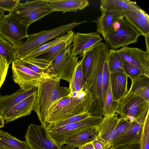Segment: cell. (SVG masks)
Segmentation results:
<instances>
[{"label":"cell","mask_w":149,"mask_h":149,"mask_svg":"<svg viewBox=\"0 0 149 149\" xmlns=\"http://www.w3.org/2000/svg\"><path fill=\"white\" fill-rule=\"evenodd\" d=\"M128 77L123 71L110 73V83L115 101L119 102L127 93Z\"/></svg>","instance_id":"obj_20"},{"label":"cell","mask_w":149,"mask_h":149,"mask_svg":"<svg viewBox=\"0 0 149 149\" xmlns=\"http://www.w3.org/2000/svg\"><path fill=\"white\" fill-rule=\"evenodd\" d=\"M124 18L145 37L149 36V25L142 20L136 11L127 10L123 12Z\"/></svg>","instance_id":"obj_27"},{"label":"cell","mask_w":149,"mask_h":149,"mask_svg":"<svg viewBox=\"0 0 149 149\" xmlns=\"http://www.w3.org/2000/svg\"><path fill=\"white\" fill-rule=\"evenodd\" d=\"M84 83L80 60L79 61L76 66L73 75L69 83V88L70 91V94L82 89Z\"/></svg>","instance_id":"obj_31"},{"label":"cell","mask_w":149,"mask_h":149,"mask_svg":"<svg viewBox=\"0 0 149 149\" xmlns=\"http://www.w3.org/2000/svg\"><path fill=\"white\" fill-rule=\"evenodd\" d=\"M141 33L124 18L120 22L119 27L113 28L106 41L111 49H117L135 43Z\"/></svg>","instance_id":"obj_6"},{"label":"cell","mask_w":149,"mask_h":149,"mask_svg":"<svg viewBox=\"0 0 149 149\" xmlns=\"http://www.w3.org/2000/svg\"><path fill=\"white\" fill-rule=\"evenodd\" d=\"M119 103L113 100L109 83L104 100L103 107V116L117 113Z\"/></svg>","instance_id":"obj_32"},{"label":"cell","mask_w":149,"mask_h":149,"mask_svg":"<svg viewBox=\"0 0 149 149\" xmlns=\"http://www.w3.org/2000/svg\"><path fill=\"white\" fill-rule=\"evenodd\" d=\"M38 87L27 90L20 89L15 93L6 95H0V115L3 117L10 109L30 95L37 93Z\"/></svg>","instance_id":"obj_18"},{"label":"cell","mask_w":149,"mask_h":149,"mask_svg":"<svg viewBox=\"0 0 149 149\" xmlns=\"http://www.w3.org/2000/svg\"><path fill=\"white\" fill-rule=\"evenodd\" d=\"M117 51L124 61L134 65L149 77V53L139 48L127 47Z\"/></svg>","instance_id":"obj_13"},{"label":"cell","mask_w":149,"mask_h":149,"mask_svg":"<svg viewBox=\"0 0 149 149\" xmlns=\"http://www.w3.org/2000/svg\"><path fill=\"white\" fill-rule=\"evenodd\" d=\"M53 12L46 0H35L20 2L9 14L29 27Z\"/></svg>","instance_id":"obj_5"},{"label":"cell","mask_w":149,"mask_h":149,"mask_svg":"<svg viewBox=\"0 0 149 149\" xmlns=\"http://www.w3.org/2000/svg\"><path fill=\"white\" fill-rule=\"evenodd\" d=\"M90 105L87 93L83 88L60 100L49 109L43 126L45 129L51 124L88 112Z\"/></svg>","instance_id":"obj_3"},{"label":"cell","mask_w":149,"mask_h":149,"mask_svg":"<svg viewBox=\"0 0 149 149\" xmlns=\"http://www.w3.org/2000/svg\"><path fill=\"white\" fill-rule=\"evenodd\" d=\"M20 0H0V8L9 13L20 3Z\"/></svg>","instance_id":"obj_40"},{"label":"cell","mask_w":149,"mask_h":149,"mask_svg":"<svg viewBox=\"0 0 149 149\" xmlns=\"http://www.w3.org/2000/svg\"><path fill=\"white\" fill-rule=\"evenodd\" d=\"M24 137L25 142L31 149H61L41 125L30 124Z\"/></svg>","instance_id":"obj_11"},{"label":"cell","mask_w":149,"mask_h":149,"mask_svg":"<svg viewBox=\"0 0 149 149\" xmlns=\"http://www.w3.org/2000/svg\"><path fill=\"white\" fill-rule=\"evenodd\" d=\"M28 27L10 14H4L0 21V35L16 47L28 37Z\"/></svg>","instance_id":"obj_8"},{"label":"cell","mask_w":149,"mask_h":149,"mask_svg":"<svg viewBox=\"0 0 149 149\" xmlns=\"http://www.w3.org/2000/svg\"><path fill=\"white\" fill-rule=\"evenodd\" d=\"M124 19L123 13L120 11L109 10L102 13L101 15L93 21L97 26L96 31L106 41L107 37L114 24Z\"/></svg>","instance_id":"obj_15"},{"label":"cell","mask_w":149,"mask_h":149,"mask_svg":"<svg viewBox=\"0 0 149 149\" xmlns=\"http://www.w3.org/2000/svg\"><path fill=\"white\" fill-rule=\"evenodd\" d=\"M137 11L139 17L147 24L149 25V16L148 14L141 8Z\"/></svg>","instance_id":"obj_42"},{"label":"cell","mask_w":149,"mask_h":149,"mask_svg":"<svg viewBox=\"0 0 149 149\" xmlns=\"http://www.w3.org/2000/svg\"><path fill=\"white\" fill-rule=\"evenodd\" d=\"M86 22V20L79 22L74 21L51 29L29 35L26 41L24 42L22 41L16 47L17 59H20L49 41L65 34L76 26Z\"/></svg>","instance_id":"obj_4"},{"label":"cell","mask_w":149,"mask_h":149,"mask_svg":"<svg viewBox=\"0 0 149 149\" xmlns=\"http://www.w3.org/2000/svg\"><path fill=\"white\" fill-rule=\"evenodd\" d=\"M6 146L17 149H31L25 141H20L9 133L0 130V147Z\"/></svg>","instance_id":"obj_28"},{"label":"cell","mask_w":149,"mask_h":149,"mask_svg":"<svg viewBox=\"0 0 149 149\" xmlns=\"http://www.w3.org/2000/svg\"><path fill=\"white\" fill-rule=\"evenodd\" d=\"M75 34L73 31L71 30L52 41L47 42L33 50L20 59H25L38 57V56L45 54L47 51L55 45L73 37Z\"/></svg>","instance_id":"obj_26"},{"label":"cell","mask_w":149,"mask_h":149,"mask_svg":"<svg viewBox=\"0 0 149 149\" xmlns=\"http://www.w3.org/2000/svg\"><path fill=\"white\" fill-rule=\"evenodd\" d=\"M119 114L115 113L103 117L96 126V139L102 142L106 149H110L120 120Z\"/></svg>","instance_id":"obj_12"},{"label":"cell","mask_w":149,"mask_h":149,"mask_svg":"<svg viewBox=\"0 0 149 149\" xmlns=\"http://www.w3.org/2000/svg\"><path fill=\"white\" fill-rule=\"evenodd\" d=\"M37 93L25 98L10 109L3 117L6 124L29 115L33 111Z\"/></svg>","instance_id":"obj_16"},{"label":"cell","mask_w":149,"mask_h":149,"mask_svg":"<svg viewBox=\"0 0 149 149\" xmlns=\"http://www.w3.org/2000/svg\"><path fill=\"white\" fill-rule=\"evenodd\" d=\"M0 149H4V148H1V147H0Z\"/></svg>","instance_id":"obj_48"},{"label":"cell","mask_w":149,"mask_h":149,"mask_svg":"<svg viewBox=\"0 0 149 149\" xmlns=\"http://www.w3.org/2000/svg\"><path fill=\"white\" fill-rule=\"evenodd\" d=\"M111 149H141L140 141L118 146Z\"/></svg>","instance_id":"obj_41"},{"label":"cell","mask_w":149,"mask_h":149,"mask_svg":"<svg viewBox=\"0 0 149 149\" xmlns=\"http://www.w3.org/2000/svg\"><path fill=\"white\" fill-rule=\"evenodd\" d=\"M123 69L124 72L131 79L143 74L142 72L134 65L123 61Z\"/></svg>","instance_id":"obj_37"},{"label":"cell","mask_w":149,"mask_h":149,"mask_svg":"<svg viewBox=\"0 0 149 149\" xmlns=\"http://www.w3.org/2000/svg\"><path fill=\"white\" fill-rule=\"evenodd\" d=\"M15 46L0 35V55L10 64L17 59Z\"/></svg>","instance_id":"obj_29"},{"label":"cell","mask_w":149,"mask_h":149,"mask_svg":"<svg viewBox=\"0 0 149 149\" xmlns=\"http://www.w3.org/2000/svg\"><path fill=\"white\" fill-rule=\"evenodd\" d=\"M100 3V9L102 13L109 10L123 13L127 10L137 11L140 8L136 2L129 0H101Z\"/></svg>","instance_id":"obj_23"},{"label":"cell","mask_w":149,"mask_h":149,"mask_svg":"<svg viewBox=\"0 0 149 149\" xmlns=\"http://www.w3.org/2000/svg\"><path fill=\"white\" fill-rule=\"evenodd\" d=\"M107 58V56L104 61L102 72L103 94L104 100L110 83V73L108 65Z\"/></svg>","instance_id":"obj_38"},{"label":"cell","mask_w":149,"mask_h":149,"mask_svg":"<svg viewBox=\"0 0 149 149\" xmlns=\"http://www.w3.org/2000/svg\"><path fill=\"white\" fill-rule=\"evenodd\" d=\"M91 116L90 113L88 112L84 113L52 124L49 125L46 130L47 131L61 127L68 124L81 120Z\"/></svg>","instance_id":"obj_34"},{"label":"cell","mask_w":149,"mask_h":149,"mask_svg":"<svg viewBox=\"0 0 149 149\" xmlns=\"http://www.w3.org/2000/svg\"><path fill=\"white\" fill-rule=\"evenodd\" d=\"M101 48L93 66L86 80L83 89L87 93L91 116H103L104 100L103 94L102 72L103 63L109 49L102 42Z\"/></svg>","instance_id":"obj_1"},{"label":"cell","mask_w":149,"mask_h":149,"mask_svg":"<svg viewBox=\"0 0 149 149\" xmlns=\"http://www.w3.org/2000/svg\"><path fill=\"white\" fill-rule=\"evenodd\" d=\"M102 40L101 36L97 32L75 33L72 44V55L76 56L82 54L95 45L102 42Z\"/></svg>","instance_id":"obj_14"},{"label":"cell","mask_w":149,"mask_h":149,"mask_svg":"<svg viewBox=\"0 0 149 149\" xmlns=\"http://www.w3.org/2000/svg\"><path fill=\"white\" fill-rule=\"evenodd\" d=\"M102 42H100L84 52L80 60L83 76L84 81L90 72L99 54Z\"/></svg>","instance_id":"obj_24"},{"label":"cell","mask_w":149,"mask_h":149,"mask_svg":"<svg viewBox=\"0 0 149 149\" xmlns=\"http://www.w3.org/2000/svg\"><path fill=\"white\" fill-rule=\"evenodd\" d=\"M148 109L149 102L128 91L119 102L116 113L120 117L130 115L136 119Z\"/></svg>","instance_id":"obj_10"},{"label":"cell","mask_w":149,"mask_h":149,"mask_svg":"<svg viewBox=\"0 0 149 149\" xmlns=\"http://www.w3.org/2000/svg\"><path fill=\"white\" fill-rule=\"evenodd\" d=\"M5 11L3 9L0 8V21L3 16L4 15Z\"/></svg>","instance_id":"obj_46"},{"label":"cell","mask_w":149,"mask_h":149,"mask_svg":"<svg viewBox=\"0 0 149 149\" xmlns=\"http://www.w3.org/2000/svg\"><path fill=\"white\" fill-rule=\"evenodd\" d=\"M103 118L102 116H91L81 120L46 131L49 137L61 148L62 144L68 137L79 131L97 125Z\"/></svg>","instance_id":"obj_7"},{"label":"cell","mask_w":149,"mask_h":149,"mask_svg":"<svg viewBox=\"0 0 149 149\" xmlns=\"http://www.w3.org/2000/svg\"><path fill=\"white\" fill-rule=\"evenodd\" d=\"M5 121L3 118L0 115V128L4 127Z\"/></svg>","instance_id":"obj_45"},{"label":"cell","mask_w":149,"mask_h":149,"mask_svg":"<svg viewBox=\"0 0 149 149\" xmlns=\"http://www.w3.org/2000/svg\"><path fill=\"white\" fill-rule=\"evenodd\" d=\"M107 59L110 73L123 71V60L117 50L113 49H109Z\"/></svg>","instance_id":"obj_30"},{"label":"cell","mask_w":149,"mask_h":149,"mask_svg":"<svg viewBox=\"0 0 149 149\" xmlns=\"http://www.w3.org/2000/svg\"><path fill=\"white\" fill-rule=\"evenodd\" d=\"M78 62V56L71 55L67 59L61 61L53 62L52 64L57 77L60 80H65L69 83Z\"/></svg>","instance_id":"obj_21"},{"label":"cell","mask_w":149,"mask_h":149,"mask_svg":"<svg viewBox=\"0 0 149 149\" xmlns=\"http://www.w3.org/2000/svg\"><path fill=\"white\" fill-rule=\"evenodd\" d=\"M91 142L95 149H106L104 144L96 139Z\"/></svg>","instance_id":"obj_43"},{"label":"cell","mask_w":149,"mask_h":149,"mask_svg":"<svg viewBox=\"0 0 149 149\" xmlns=\"http://www.w3.org/2000/svg\"><path fill=\"white\" fill-rule=\"evenodd\" d=\"M140 142L141 149H149V111L143 121Z\"/></svg>","instance_id":"obj_35"},{"label":"cell","mask_w":149,"mask_h":149,"mask_svg":"<svg viewBox=\"0 0 149 149\" xmlns=\"http://www.w3.org/2000/svg\"><path fill=\"white\" fill-rule=\"evenodd\" d=\"M12 70L13 81L20 89L25 90L38 87L42 80L48 76L33 71L24 65L19 59L13 62Z\"/></svg>","instance_id":"obj_9"},{"label":"cell","mask_w":149,"mask_h":149,"mask_svg":"<svg viewBox=\"0 0 149 149\" xmlns=\"http://www.w3.org/2000/svg\"><path fill=\"white\" fill-rule=\"evenodd\" d=\"M10 64L0 55V90L6 78Z\"/></svg>","instance_id":"obj_39"},{"label":"cell","mask_w":149,"mask_h":149,"mask_svg":"<svg viewBox=\"0 0 149 149\" xmlns=\"http://www.w3.org/2000/svg\"><path fill=\"white\" fill-rule=\"evenodd\" d=\"M2 148H4L5 149H17L10 146H6Z\"/></svg>","instance_id":"obj_47"},{"label":"cell","mask_w":149,"mask_h":149,"mask_svg":"<svg viewBox=\"0 0 149 149\" xmlns=\"http://www.w3.org/2000/svg\"><path fill=\"white\" fill-rule=\"evenodd\" d=\"M96 126L82 130L70 136L62 144L61 149H74L92 141L96 138Z\"/></svg>","instance_id":"obj_17"},{"label":"cell","mask_w":149,"mask_h":149,"mask_svg":"<svg viewBox=\"0 0 149 149\" xmlns=\"http://www.w3.org/2000/svg\"><path fill=\"white\" fill-rule=\"evenodd\" d=\"M73 37L58 43L52 47L45 54H46L44 58L51 62L66 47L71 45Z\"/></svg>","instance_id":"obj_33"},{"label":"cell","mask_w":149,"mask_h":149,"mask_svg":"<svg viewBox=\"0 0 149 149\" xmlns=\"http://www.w3.org/2000/svg\"><path fill=\"white\" fill-rule=\"evenodd\" d=\"M60 79L57 75H49L40 82L33 111L37 113L43 126L49 109L70 92L69 87L60 85Z\"/></svg>","instance_id":"obj_2"},{"label":"cell","mask_w":149,"mask_h":149,"mask_svg":"<svg viewBox=\"0 0 149 149\" xmlns=\"http://www.w3.org/2000/svg\"><path fill=\"white\" fill-rule=\"evenodd\" d=\"M78 148V149H95L91 142L86 143Z\"/></svg>","instance_id":"obj_44"},{"label":"cell","mask_w":149,"mask_h":149,"mask_svg":"<svg viewBox=\"0 0 149 149\" xmlns=\"http://www.w3.org/2000/svg\"><path fill=\"white\" fill-rule=\"evenodd\" d=\"M149 110L132 122L127 131L111 145L114 148L140 140L144 120Z\"/></svg>","instance_id":"obj_19"},{"label":"cell","mask_w":149,"mask_h":149,"mask_svg":"<svg viewBox=\"0 0 149 149\" xmlns=\"http://www.w3.org/2000/svg\"><path fill=\"white\" fill-rule=\"evenodd\" d=\"M120 118V119L118 125L116 135L112 144L124 134L132 123L126 118Z\"/></svg>","instance_id":"obj_36"},{"label":"cell","mask_w":149,"mask_h":149,"mask_svg":"<svg viewBox=\"0 0 149 149\" xmlns=\"http://www.w3.org/2000/svg\"><path fill=\"white\" fill-rule=\"evenodd\" d=\"M53 11L64 13L82 10L89 3L87 0H46Z\"/></svg>","instance_id":"obj_22"},{"label":"cell","mask_w":149,"mask_h":149,"mask_svg":"<svg viewBox=\"0 0 149 149\" xmlns=\"http://www.w3.org/2000/svg\"><path fill=\"white\" fill-rule=\"evenodd\" d=\"M131 80L128 91L149 102V77L142 74Z\"/></svg>","instance_id":"obj_25"}]
</instances>
